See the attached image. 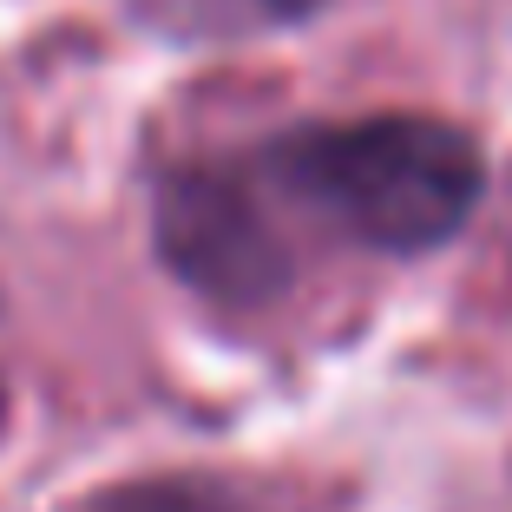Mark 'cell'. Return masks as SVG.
Returning <instances> with one entry per match:
<instances>
[{
  "label": "cell",
  "mask_w": 512,
  "mask_h": 512,
  "mask_svg": "<svg viewBox=\"0 0 512 512\" xmlns=\"http://www.w3.org/2000/svg\"><path fill=\"white\" fill-rule=\"evenodd\" d=\"M270 178L375 250H434L473 217L486 158L447 119L381 112L289 132L270 151Z\"/></svg>",
  "instance_id": "cell-1"
},
{
  "label": "cell",
  "mask_w": 512,
  "mask_h": 512,
  "mask_svg": "<svg viewBox=\"0 0 512 512\" xmlns=\"http://www.w3.org/2000/svg\"><path fill=\"white\" fill-rule=\"evenodd\" d=\"M158 250L191 289L230 309H256L289 289L296 256L263 197L230 165H184L158 191Z\"/></svg>",
  "instance_id": "cell-2"
},
{
  "label": "cell",
  "mask_w": 512,
  "mask_h": 512,
  "mask_svg": "<svg viewBox=\"0 0 512 512\" xmlns=\"http://www.w3.org/2000/svg\"><path fill=\"white\" fill-rule=\"evenodd\" d=\"M86 512H250V506H237L230 493L197 486V480H132V486L99 493Z\"/></svg>",
  "instance_id": "cell-3"
},
{
  "label": "cell",
  "mask_w": 512,
  "mask_h": 512,
  "mask_svg": "<svg viewBox=\"0 0 512 512\" xmlns=\"http://www.w3.org/2000/svg\"><path fill=\"white\" fill-rule=\"evenodd\" d=\"M276 7H309V0H276Z\"/></svg>",
  "instance_id": "cell-4"
}]
</instances>
